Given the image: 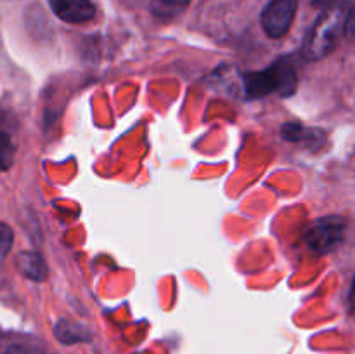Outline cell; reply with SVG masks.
<instances>
[{"mask_svg":"<svg viewBox=\"0 0 355 354\" xmlns=\"http://www.w3.org/2000/svg\"><path fill=\"white\" fill-rule=\"evenodd\" d=\"M354 3L350 0H338L326 7L324 12L315 19L302 45V56L307 61H319L331 54L340 37L345 33V24Z\"/></svg>","mask_w":355,"mask_h":354,"instance_id":"obj_1","label":"cell"},{"mask_svg":"<svg viewBox=\"0 0 355 354\" xmlns=\"http://www.w3.org/2000/svg\"><path fill=\"white\" fill-rule=\"evenodd\" d=\"M298 85L297 71L286 61H277L263 71L245 75V92L248 97H263L269 94L291 96Z\"/></svg>","mask_w":355,"mask_h":354,"instance_id":"obj_2","label":"cell"},{"mask_svg":"<svg viewBox=\"0 0 355 354\" xmlns=\"http://www.w3.org/2000/svg\"><path fill=\"white\" fill-rule=\"evenodd\" d=\"M298 0H270L263 9L262 28L267 37L281 38L290 31L297 14Z\"/></svg>","mask_w":355,"mask_h":354,"instance_id":"obj_3","label":"cell"},{"mask_svg":"<svg viewBox=\"0 0 355 354\" xmlns=\"http://www.w3.org/2000/svg\"><path fill=\"white\" fill-rule=\"evenodd\" d=\"M345 233V221L340 217H324L319 219L311 229H309L305 242L307 246L315 253H328L340 245Z\"/></svg>","mask_w":355,"mask_h":354,"instance_id":"obj_4","label":"cell"},{"mask_svg":"<svg viewBox=\"0 0 355 354\" xmlns=\"http://www.w3.org/2000/svg\"><path fill=\"white\" fill-rule=\"evenodd\" d=\"M49 6L64 23L82 24L96 17V6L90 0H49Z\"/></svg>","mask_w":355,"mask_h":354,"instance_id":"obj_5","label":"cell"},{"mask_svg":"<svg viewBox=\"0 0 355 354\" xmlns=\"http://www.w3.org/2000/svg\"><path fill=\"white\" fill-rule=\"evenodd\" d=\"M17 269L21 274L33 281H44L47 278V264L37 252H23L17 257Z\"/></svg>","mask_w":355,"mask_h":354,"instance_id":"obj_6","label":"cell"},{"mask_svg":"<svg viewBox=\"0 0 355 354\" xmlns=\"http://www.w3.org/2000/svg\"><path fill=\"white\" fill-rule=\"evenodd\" d=\"M189 3L191 0H151V12L159 21H172L179 17Z\"/></svg>","mask_w":355,"mask_h":354,"instance_id":"obj_7","label":"cell"},{"mask_svg":"<svg viewBox=\"0 0 355 354\" xmlns=\"http://www.w3.org/2000/svg\"><path fill=\"white\" fill-rule=\"evenodd\" d=\"M55 335L61 340L62 344H75L80 342V340L89 339V333L82 328L80 325L71 321H59L58 326H55Z\"/></svg>","mask_w":355,"mask_h":354,"instance_id":"obj_8","label":"cell"},{"mask_svg":"<svg viewBox=\"0 0 355 354\" xmlns=\"http://www.w3.org/2000/svg\"><path fill=\"white\" fill-rule=\"evenodd\" d=\"M14 155H16V148H14L10 135L6 132H0V172L12 167Z\"/></svg>","mask_w":355,"mask_h":354,"instance_id":"obj_9","label":"cell"},{"mask_svg":"<svg viewBox=\"0 0 355 354\" xmlns=\"http://www.w3.org/2000/svg\"><path fill=\"white\" fill-rule=\"evenodd\" d=\"M284 137L290 139V141H302V139H312L315 132L314 130H305L304 127L295 124H288L283 127Z\"/></svg>","mask_w":355,"mask_h":354,"instance_id":"obj_10","label":"cell"},{"mask_svg":"<svg viewBox=\"0 0 355 354\" xmlns=\"http://www.w3.org/2000/svg\"><path fill=\"white\" fill-rule=\"evenodd\" d=\"M12 242H14L12 229H10L7 224H3V222H0V259H3V257L9 253L10 246H12Z\"/></svg>","mask_w":355,"mask_h":354,"instance_id":"obj_11","label":"cell"},{"mask_svg":"<svg viewBox=\"0 0 355 354\" xmlns=\"http://www.w3.org/2000/svg\"><path fill=\"white\" fill-rule=\"evenodd\" d=\"M3 354H45L44 351L38 349V347L26 346V344H12L6 349Z\"/></svg>","mask_w":355,"mask_h":354,"instance_id":"obj_12","label":"cell"},{"mask_svg":"<svg viewBox=\"0 0 355 354\" xmlns=\"http://www.w3.org/2000/svg\"><path fill=\"white\" fill-rule=\"evenodd\" d=\"M345 35L350 38V40L355 42V7H352V10H350L349 14V19H347Z\"/></svg>","mask_w":355,"mask_h":354,"instance_id":"obj_13","label":"cell"},{"mask_svg":"<svg viewBox=\"0 0 355 354\" xmlns=\"http://www.w3.org/2000/svg\"><path fill=\"white\" fill-rule=\"evenodd\" d=\"M349 309L350 312L355 316V278L352 281V287H350V294H349Z\"/></svg>","mask_w":355,"mask_h":354,"instance_id":"obj_14","label":"cell"},{"mask_svg":"<svg viewBox=\"0 0 355 354\" xmlns=\"http://www.w3.org/2000/svg\"><path fill=\"white\" fill-rule=\"evenodd\" d=\"M336 2H338V0H312V6L314 7H329Z\"/></svg>","mask_w":355,"mask_h":354,"instance_id":"obj_15","label":"cell"}]
</instances>
